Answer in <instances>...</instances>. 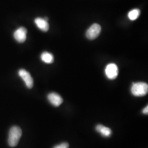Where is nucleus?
Masks as SVG:
<instances>
[{"label":"nucleus","instance_id":"1","mask_svg":"<svg viewBox=\"0 0 148 148\" xmlns=\"http://www.w3.org/2000/svg\"><path fill=\"white\" fill-rule=\"evenodd\" d=\"M22 135V131L20 127L13 126L9 132L8 144L12 147H14L18 144Z\"/></svg>","mask_w":148,"mask_h":148},{"label":"nucleus","instance_id":"2","mask_svg":"<svg viewBox=\"0 0 148 148\" xmlns=\"http://www.w3.org/2000/svg\"><path fill=\"white\" fill-rule=\"evenodd\" d=\"M131 91L133 95L136 97L144 96L148 93V84L143 82L133 83L131 88Z\"/></svg>","mask_w":148,"mask_h":148},{"label":"nucleus","instance_id":"3","mask_svg":"<svg viewBox=\"0 0 148 148\" xmlns=\"http://www.w3.org/2000/svg\"><path fill=\"white\" fill-rule=\"evenodd\" d=\"M101 28L98 24H93L88 28L86 32V37L89 40H94L98 37L101 34Z\"/></svg>","mask_w":148,"mask_h":148},{"label":"nucleus","instance_id":"4","mask_svg":"<svg viewBox=\"0 0 148 148\" xmlns=\"http://www.w3.org/2000/svg\"><path fill=\"white\" fill-rule=\"evenodd\" d=\"M105 73L108 79H115L119 74V69L117 66L114 63L108 64L105 69Z\"/></svg>","mask_w":148,"mask_h":148},{"label":"nucleus","instance_id":"5","mask_svg":"<svg viewBox=\"0 0 148 148\" xmlns=\"http://www.w3.org/2000/svg\"><path fill=\"white\" fill-rule=\"evenodd\" d=\"M18 74L19 76L24 81L28 88H32L34 86V80L30 73L25 69L19 70Z\"/></svg>","mask_w":148,"mask_h":148},{"label":"nucleus","instance_id":"6","mask_svg":"<svg viewBox=\"0 0 148 148\" xmlns=\"http://www.w3.org/2000/svg\"><path fill=\"white\" fill-rule=\"evenodd\" d=\"M27 30L24 27H21L14 32V38L18 42H24L27 39Z\"/></svg>","mask_w":148,"mask_h":148},{"label":"nucleus","instance_id":"7","mask_svg":"<svg viewBox=\"0 0 148 148\" xmlns=\"http://www.w3.org/2000/svg\"><path fill=\"white\" fill-rule=\"evenodd\" d=\"M47 98L50 103L56 107L60 106L63 102L62 97L58 94L54 92L49 93L48 95Z\"/></svg>","mask_w":148,"mask_h":148},{"label":"nucleus","instance_id":"8","mask_svg":"<svg viewBox=\"0 0 148 148\" xmlns=\"http://www.w3.org/2000/svg\"><path fill=\"white\" fill-rule=\"evenodd\" d=\"M35 23L37 27L42 32H47L49 30L48 21L41 18H37L35 19Z\"/></svg>","mask_w":148,"mask_h":148},{"label":"nucleus","instance_id":"9","mask_svg":"<svg viewBox=\"0 0 148 148\" xmlns=\"http://www.w3.org/2000/svg\"><path fill=\"white\" fill-rule=\"evenodd\" d=\"M95 130L104 137H109L111 136L112 134V131L110 128L106 127L102 125H98L95 127Z\"/></svg>","mask_w":148,"mask_h":148},{"label":"nucleus","instance_id":"10","mask_svg":"<svg viewBox=\"0 0 148 148\" xmlns=\"http://www.w3.org/2000/svg\"><path fill=\"white\" fill-rule=\"evenodd\" d=\"M41 59L44 63L51 64L54 62V57L53 54L48 52H44L41 55Z\"/></svg>","mask_w":148,"mask_h":148},{"label":"nucleus","instance_id":"11","mask_svg":"<svg viewBox=\"0 0 148 148\" xmlns=\"http://www.w3.org/2000/svg\"><path fill=\"white\" fill-rule=\"evenodd\" d=\"M140 11L139 9H134L128 13V17L131 21H135L140 16Z\"/></svg>","mask_w":148,"mask_h":148},{"label":"nucleus","instance_id":"12","mask_svg":"<svg viewBox=\"0 0 148 148\" xmlns=\"http://www.w3.org/2000/svg\"><path fill=\"white\" fill-rule=\"evenodd\" d=\"M69 144L68 143H62L55 146L53 148H69Z\"/></svg>","mask_w":148,"mask_h":148},{"label":"nucleus","instance_id":"13","mask_svg":"<svg viewBox=\"0 0 148 148\" xmlns=\"http://www.w3.org/2000/svg\"><path fill=\"white\" fill-rule=\"evenodd\" d=\"M143 113L144 114H148V106H147L146 107H145L143 110Z\"/></svg>","mask_w":148,"mask_h":148}]
</instances>
